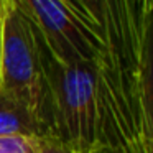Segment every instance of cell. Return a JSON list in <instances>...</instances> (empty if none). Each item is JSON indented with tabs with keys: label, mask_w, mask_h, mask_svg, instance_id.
Segmentation results:
<instances>
[{
	"label": "cell",
	"mask_w": 153,
	"mask_h": 153,
	"mask_svg": "<svg viewBox=\"0 0 153 153\" xmlns=\"http://www.w3.org/2000/svg\"><path fill=\"white\" fill-rule=\"evenodd\" d=\"M50 137L43 120L28 105L0 94V137Z\"/></svg>",
	"instance_id": "8992f818"
},
{
	"label": "cell",
	"mask_w": 153,
	"mask_h": 153,
	"mask_svg": "<svg viewBox=\"0 0 153 153\" xmlns=\"http://www.w3.org/2000/svg\"><path fill=\"white\" fill-rule=\"evenodd\" d=\"M138 94L146 135L153 142V0L142 10Z\"/></svg>",
	"instance_id": "5b68a950"
},
{
	"label": "cell",
	"mask_w": 153,
	"mask_h": 153,
	"mask_svg": "<svg viewBox=\"0 0 153 153\" xmlns=\"http://www.w3.org/2000/svg\"><path fill=\"white\" fill-rule=\"evenodd\" d=\"M38 153H74V152H71L68 146H64L59 140L53 138V137H46V138H40V152Z\"/></svg>",
	"instance_id": "ba28073f"
},
{
	"label": "cell",
	"mask_w": 153,
	"mask_h": 153,
	"mask_svg": "<svg viewBox=\"0 0 153 153\" xmlns=\"http://www.w3.org/2000/svg\"><path fill=\"white\" fill-rule=\"evenodd\" d=\"M94 153H146V145H143V146H119V148H99Z\"/></svg>",
	"instance_id": "9c48e42d"
},
{
	"label": "cell",
	"mask_w": 153,
	"mask_h": 153,
	"mask_svg": "<svg viewBox=\"0 0 153 153\" xmlns=\"http://www.w3.org/2000/svg\"><path fill=\"white\" fill-rule=\"evenodd\" d=\"M150 2H152V0H146V2H145V7H146V5L150 4ZM145 7H143V8H145Z\"/></svg>",
	"instance_id": "7c38bea8"
},
{
	"label": "cell",
	"mask_w": 153,
	"mask_h": 153,
	"mask_svg": "<svg viewBox=\"0 0 153 153\" xmlns=\"http://www.w3.org/2000/svg\"><path fill=\"white\" fill-rule=\"evenodd\" d=\"M91 22L109 58V74L97 81L99 148L143 146L148 142L140 107L138 66L142 10L138 0H73Z\"/></svg>",
	"instance_id": "6da1fadb"
},
{
	"label": "cell",
	"mask_w": 153,
	"mask_h": 153,
	"mask_svg": "<svg viewBox=\"0 0 153 153\" xmlns=\"http://www.w3.org/2000/svg\"><path fill=\"white\" fill-rule=\"evenodd\" d=\"M146 153H153V142L148 138V143H146Z\"/></svg>",
	"instance_id": "30bf717a"
},
{
	"label": "cell",
	"mask_w": 153,
	"mask_h": 153,
	"mask_svg": "<svg viewBox=\"0 0 153 153\" xmlns=\"http://www.w3.org/2000/svg\"><path fill=\"white\" fill-rule=\"evenodd\" d=\"M40 138L25 135L0 137V153H38Z\"/></svg>",
	"instance_id": "52a82bcc"
},
{
	"label": "cell",
	"mask_w": 153,
	"mask_h": 153,
	"mask_svg": "<svg viewBox=\"0 0 153 153\" xmlns=\"http://www.w3.org/2000/svg\"><path fill=\"white\" fill-rule=\"evenodd\" d=\"M48 50L59 61L91 64L97 81L109 74V58L96 28L73 0H17Z\"/></svg>",
	"instance_id": "277c9868"
},
{
	"label": "cell",
	"mask_w": 153,
	"mask_h": 153,
	"mask_svg": "<svg viewBox=\"0 0 153 153\" xmlns=\"http://www.w3.org/2000/svg\"><path fill=\"white\" fill-rule=\"evenodd\" d=\"M0 94L35 110L51 137L40 40L17 0H0Z\"/></svg>",
	"instance_id": "3957f363"
},
{
	"label": "cell",
	"mask_w": 153,
	"mask_h": 153,
	"mask_svg": "<svg viewBox=\"0 0 153 153\" xmlns=\"http://www.w3.org/2000/svg\"><path fill=\"white\" fill-rule=\"evenodd\" d=\"M38 40L51 137L74 153H94L99 140L96 68L63 63L48 50L40 35Z\"/></svg>",
	"instance_id": "7a4b0ae2"
},
{
	"label": "cell",
	"mask_w": 153,
	"mask_h": 153,
	"mask_svg": "<svg viewBox=\"0 0 153 153\" xmlns=\"http://www.w3.org/2000/svg\"><path fill=\"white\" fill-rule=\"evenodd\" d=\"M138 2H140V10H143V7H145V2H146V0H138Z\"/></svg>",
	"instance_id": "8fae6325"
}]
</instances>
